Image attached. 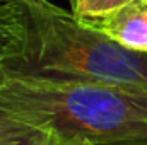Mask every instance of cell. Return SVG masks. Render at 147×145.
I'll list each match as a JSON object with an SVG mask.
<instances>
[{
  "label": "cell",
  "mask_w": 147,
  "mask_h": 145,
  "mask_svg": "<svg viewBox=\"0 0 147 145\" xmlns=\"http://www.w3.org/2000/svg\"><path fill=\"white\" fill-rule=\"evenodd\" d=\"M99 145H147V138H134V140H118V142H108Z\"/></svg>",
  "instance_id": "ba28073f"
},
{
  "label": "cell",
  "mask_w": 147,
  "mask_h": 145,
  "mask_svg": "<svg viewBox=\"0 0 147 145\" xmlns=\"http://www.w3.org/2000/svg\"><path fill=\"white\" fill-rule=\"evenodd\" d=\"M87 21L123 48L147 53V0H134L110 15Z\"/></svg>",
  "instance_id": "3957f363"
},
{
  "label": "cell",
  "mask_w": 147,
  "mask_h": 145,
  "mask_svg": "<svg viewBox=\"0 0 147 145\" xmlns=\"http://www.w3.org/2000/svg\"><path fill=\"white\" fill-rule=\"evenodd\" d=\"M0 145H55V135L38 125L0 113Z\"/></svg>",
  "instance_id": "277c9868"
},
{
  "label": "cell",
  "mask_w": 147,
  "mask_h": 145,
  "mask_svg": "<svg viewBox=\"0 0 147 145\" xmlns=\"http://www.w3.org/2000/svg\"><path fill=\"white\" fill-rule=\"evenodd\" d=\"M134 0H70L72 12L82 19H98L128 5Z\"/></svg>",
  "instance_id": "8992f818"
},
{
  "label": "cell",
  "mask_w": 147,
  "mask_h": 145,
  "mask_svg": "<svg viewBox=\"0 0 147 145\" xmlns=\"http://www.w3.org/2000/svg\"><path fill=\"white\" fill-rule=\"evenodd\" d=\"M22 26V10L19 3L5 2L0 3V50L10 44L21 33Z\"/></svg>",
  "instance_id": "5b68a950"
},
{
  "label": "cell",
  "mask_w": 147,
  "mask_h": 145,
  "mask_svg": "<svg viewBox=\"0 0 147 145\" xmlns=\"http://www.w3.org/2000/svg\"><path fill=\"white\" fill-rule=\"evenodd\" d=\"M5 2H14V0H5Z\"/></svg>",
  "instance_id": "9c48e42d"
},
{
  "label": "cell",
  "mask_w": 147,
  "mask_h": 145,
  "mask_svg": "<svg viewBox=\"0 0 147 145\" xmlns=\"http://www.w3.org/2000/svg\"><path fill=\"white\" fill-rule=\"evenodd\" d=\"M0 113L55 138L94 145L147 138V94L110 84L0 77Z\"/></svg>",
  "instance_id": "7a4b0ae2"
},
{
  "label": "cell",
  "mask_w": 147,
  "mask_h": 145,
  "mask_svg": "<svg viewBox=\"0 0 147 145\" xmlns=\"http://www.w3.org/2000/svg\"><path fill=\"white\" fill-rule=\"evenodd\" d=\"M21 33L0 50V77L96 82L147 94V53L123 48L50 0H16Z\"/></svg>",
  "instance_id": "6da1fadb"
},
{
  "label": "cell",
  "mask_w": 147,
  "mask_h": 145,
  "mask_svg": "<svg viewBox=\"0 0 147 145\" xmlns=\"http://www.w3.org/2000/svg\"><path fill=\"white\" fill-rule=\"evenodd\" d=\"M55 145H94L82 138H55Z\"/></svg>",
  "instance_id": "52a82bcc"
}]
</instances>
